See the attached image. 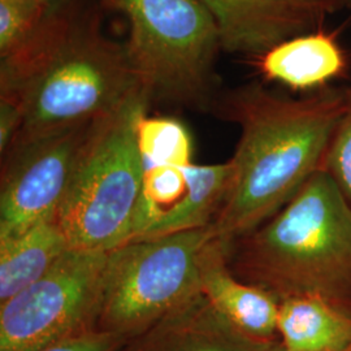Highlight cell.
<instances>
[{
    "mask_svg": "<svg viewBox=\"0 0 351 351\" xmlns=\"http://www.w3.org/2000/svg\"><path fill=\"white\" fill-rule=\"evenodd\" d=\"M346 106L337 90L290 99L250 85L216 97L210 112L236 123L241 137L213 237L228 247L275 216L323 168Z\"/></svg>",
    "mask_w": 351,
    "mask_h": 351,
    "instance_id": "obj_1",
    "label": "cell"
},
{
    "mask_svg": "<svg viewBox=\"0 0 351 351\" xmlns=\"http://www.w3.org/2000/svg\"><path fill=\"white\" fill-rule=\"evenodd\" d=\"M0 60V98L23 110L11 146L93 123L142 88L125 43L106 37L98 20L58 0Z\"/></svg>",
    "mask_w": 351,
    "mask_h": 351,
    "instance_id": "obj_2",
    "label": "cell"
},
{
    "mask_svg": "<svg viewBox=\"0 0 351 351\" xmlns=\"http://www.w3.org/2000/svg\"><path fill=\"white\" fill-rule=\"evenodd\" d=\"M241 281L278 303L319 297L351 315V204L324 168L249 234L226 247Z\"/></svg>",
    "mask_w": 351,
    "mask_h": 351,
    "instance_id": "obj_3",
    "label": "cell"
},
{
    "mask_svg": "<svg viewBox=\"0 0 351 351\" xmlns=\"http://www.w3.org/2000/svg\"><path fill=\"white\" fill-rule=\"evenodd\" d=\"M150 98L139 88L95 120L56 220L72 249L108 252L138 239L151 223L138 125Z\"/></svg>",
    "mask_w": 351,
    "mask_h": 351,
    "instance_id": "obj_4",
    "label": "cell"
},
{
    "mask_svg": "<svg viewBox=\"0 0 351 351\" xmlns=\"http://www.w3.org/2000/svg\"><path fill=\"white\" fill-rule=\"evenodd\" d=\"M124 13L133 68L151 103L208 111L219 29L197 0H103Z\"/></svg>",
    "mask_w": 351,
    "mask_h": 351,
    "instance_id": "obj_5",
    "label": "cell"
},
{
    "mask_svg": "<svg viewBox=\"0 0 351 351\" xmlns=\"http://www.w3.org/2000/svg\"><path fill=\"white\" fill-rule=\"evenodd\" d=\"M210 226L134 239L108 251L95 330L133 339L201 294Z\"/></svg>",
    "mask_w": 351,
    "mask_h": 351,
    "instance_id": "obj_6",
    "label": "cell"
},
{
    "mask_svg": "<svg viewBox=\"0 0 351 351\" xmlns=\"http://www.w3.org/2000/svg\"><path fill=\"white\" fill-rule=\"evenodd\" d=\"M108 252L71 249L0 303V351H39L95 329Z\"/></svg>",
    "mask_w": 351,
    "mask_h": 351,
    "instance_id": "obj_7",
    "label": "cell"
},
{
    "mask_svg": "<svg viewBox=\"0 0 351 351\" xmlns=\"http://www.w3.org/2000/svg\"><path fill=\"white\" fill-rule=\"evenodd\" d=\"M93 123L13 145L1 156L0 239L56 217Z\"/></svg>",
    "mask_w": 351,
    "mask_h": 351,
    "instance_id": "obj_8",
    "label": "cell"
},
{
    "mask_svg": "<svg viewBox=\"0 0 351 351\" xmlns=\"http://www.w3.org/2000/svg\"><path fill=\"white\" fill-rule=\"evenodd\" d=\"M211 13L228 52L263 56L284 40L304 34L322 14L298 0H197Z\"/></svg>",
    "mask_w": 351,
    "mask_h": 351,
    "instance_id": "obj_9",
    "label": "cell"
},
{
    "mask_svg": "<svg viewBox=\"0 0 351 351\" xmlns=\"http://www.w3.org/2000/svg\"><path fill=\"white\" fill-rule=\"evenodd\" d=\"M199 281L202 295L229 326L247 339L272 342L280 303L267 291L233 275L228 265L226 245L215 237L202 252Z\"/></svg>",
    "mask_w": 351,
    "mask_h": 351,
    "instance_id": "obj_10",
    "label": "cell"
},
{
    "mask_svg": "<svg viewBox=\"0 0 351 351\" xmlns=\"http://www.w3.org/2000/svg\"><path fill=\"white\" fill-rule=\"evenodd\" d=\"M136 337L130 351H262L267 345L229 326L202 293Z\"/></svg>",
    "mask_w": 351,
    "mask_h": 351,
    "instance_id": "obj_11",
    "label": "cell"
},
{
    "mask_svg": "<svg viewBox=\"0 0 351 351\" xmlns=\"http://www.w3.org/2000/svg\"><path fill=\"white\" fill-rule=\"evenodd\" d=\"M345 56L335 38L317 32L281 42L261 56L265 78L294 90L317 88L341 75Z\"/></svg>",
    "mask_w": 351,
    "mask_h": 351,
    "instance_id": "obj_12",
    "label": "cell"
},
{
    "mask_svg": "<svg viewBox=\"0 0 351 351\" xmlns=\"http://www.w3.org/2000/svg\"><path fill=\"white\" fill-rule=\"evenodd\" d=\"M71 249L56 217L0 239V303L45 276Z\"/></svg>",
    "mask_w": 351,
    "mask_h": 351,
    "instance_id": "obj_13",
    "label": "cell"
},
{
    "mask_svg": "<svg viewBox=\"0 0 351 351\" xmlns=\"http://www.w3.org/2000/svg\"><path fill=\"white\" fill-rule=\"evenodd\" d=\"M277 333L285 351H351V315L319 297L278 304Z\"/></svg>",
    "mask_w": 351,
    "mask_h": 351,
    "instance_id": "obj_14",
    "label": "cell"
},
{
    "mask_svg": "<svg viewBox=\"0 0 351 351\" xmlns=\"http://www.w3.org/2000/svg\"><path fill=\"white\" fill-rule=\"evenodd\" d=\"M232 176V164L191 163L185 167L186 188L154 219L138 239L160 237L178 232L202 229L213 224L219 213Z\"/></svg>",
    "mask_w": 351,
    "mask_h": 351,
    "instance_id": "obj_15",
    "label": "cell"
},
{
    "mask_svg": "<svg viewBox=\"0 0 351 351\" xmlns=\"http://www.w3.org/2000/svg\"><path fill=\"white\" fill-rule=\"evenodd\" d=\"M138 145L146 167H188L193 163L190 133L176 119L143 116L138 125Z\"/></svg>",
    "mask_w": 351,
    "mask_h": 351,
    "instance_id": "obj_16",
    "label": "cell"
},
{
    "mask_svg": "<svg viewBox=\"0 0 351 351\" xmlns=\"http://www.w3.org/2000/svg\"><path fill=\"white\" fill-rule=\"evenodd\" d=\"M55 0H0V58L16 50L49 13Z\"/></svg>",
    "mask_w": 351,
    "mask_h": 351,
    "instance_id": "obj_17",
    "label": "cell"
},
{
    "mask_svg": "<svg viewBox=\"0 0 351 351\" xmlns=\"http://www.w3.org/2000/svg\"><path fill=\"white\" fill-rule=\"evenodd\" d=\"M323 168L333 177L351 204V91L345 114L326 152Z\"/></svg>",
    "mask_w": 351,
    "mask_h": 351,
    "instance_id": "obj_18",
    "label": "cell"
},
{
    "mask_svg": "<svg viewBox=\"0 0 351 351\" xmlns=\"http://www.w3.org/2000/svg\"><path fill=\"white\" fill-rule=\"evenodd\" d=\"M128 339L111 332L90 330L39 351H119Z\"/></svg>",
    "mask_w": 351,
    "mask_h": 351,
    "instance_id": "obj_19",
    "label": "cell"
},
{
    "mask_svg": "<svg viewBox=\"0 0 351 351\" xmlns=\"http://www.w3.org/2000/svg\"><path fill=\"white\" fill-rule=\"evenodd\" d=\"M23 125V110L17 101L0 98V155L10 150Z\"/></svg>",
    "mask_w": 351,
    "mask_h": 351,
    "instance_id": "obj_20",
    "label": "cell"
},
{
    "mask_svg": "<svg viewBox=\"0 0 351 351\" xmlns=\"http://www.w3.org/2000/svg\"><path fill=\"white\" fill-rule=\"evenodd\" d=\"M298 1L307 5L308 8L314 10L315 12L320 13L322 16L324 13L339 10V5L342 3V0H298Z\"/></svg>",
    "mask_w": 351,
    "mask_h": 351,
    "instance_id": "obj_21",
    "label": "cell"
},
{
    "mask_svg": "<svg viewBox=\"0 0 351 351\" xmlns=\"http://www.w3.org/2000/svg\"><path fill=\"white\" fill-rule=\"evenodd\" d=\"M262 351H285V349L282 348L281 343L277 345V343H274V342H269V343H267V345L264 346L263 350Z\"/></svg>",
    "mask_w": 351,
    "mask_h": 351,
    "instance_id": "obj_22",
    "label": "cell"
},
{
    "mask_svg": "<svg viewBox=\"0 0 351 351\" xmlns=\"http://www.w3.org/2000/svg\"><path fill=\"white\" fill-rule=\"evenodd\" d=\"M350 1H351V0H350Z\"/></svg>",
    "mask_w": 351,
    "mask_h": 351,
    "instance_id": "obj_23",
    "label": "cell"
}]
</instances>
